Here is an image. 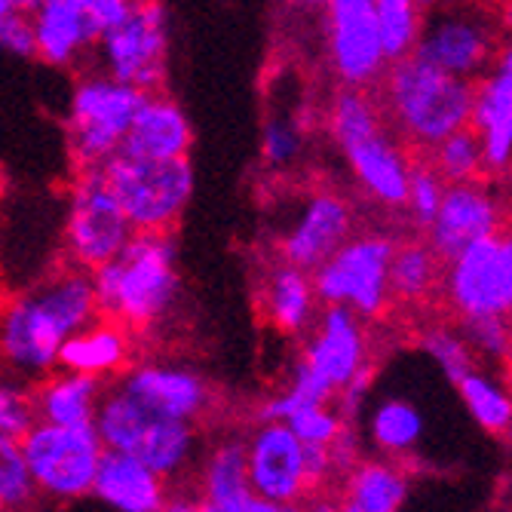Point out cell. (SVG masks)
I'll list each match as a JSON object with an SVG mask.
<instances>
[{
    "label": "cell",
    "instance_id": "6da1fadb",
    "mask_svg": "<svg viewBox=\"0 0 512 512\" xmlns=\"http://www.w3.org/2000/svg\"><path fill=\"white\" fill-rule=\"evenodd\" d=\"M99 316L92 273L65 264L31 292L0 307V371L40 381L59 368L62 344Z\"/></svg>",
    "mask_w": 512,
    "mask_h": 512
},
{
    "label": "cell",
    "instance_id": "7a4b0ae2",
    "mask_svg": "<svg viewBox=\"0 0 512 512\" xmlns=\"http://www.w3.org/2000/svg\"><path fill=\"white\" fill-rule=\"evenodd\" d=\"M92 286L102 316L123 322L135 338L154 335L181 301L175 237L135 230L111 261L92 270Z\"/></svg>",
    "mask_w": 512,
    "mask_h": 512
},
{
    "label": "cell",
    "instance_id": "3957f363",
    "mask_svg": "<svg viewBox=\"0 0 512 512\" xmlns=\"http://www.w3.org/2000/svg\"><path fill=\"white\" fill-rule=\"evenodd\" d=\"M325 132L344 157L359 191L381 209H402L411 154L390 129L375 89L338 86L325 108Z\"/></svg>",
    "mask_w": 512,
    "mask_h": 512
},
{
    "label": "cell",
    "instance_id": "277c9868",
    "mask_svg": "<svg viewBox=\"0 0 512 512\" xmlns=\"http://www.w3.org/2000/svg\"><path fill=\"white\" fill-rule=\"evenodd\" d=\"M375 89L390 129L408 151L427 154L445 135L470 126L476 83L454 77L414 53L390 62Z\"/></svg>",
    "mask_w": 512,
    "mask_h": 512
},
{
    "label": "cell",
    "instance_id": "5b68a950",
    "mask_svg": "<svg viewBox=\"0 0 512 512\" xmlns=\"http://www.w3.org/2000/svg\"><path fill=\"white\" fill-rule=\"evenodd\" d=\"M92 424H96L105 448L138 457L172 488L184 485V479L200 463V424L157 414L114 381L108 384Z\"/></svg>",
    "mask_w": 512,
    "mask_h": 512
},
{
    "label": "cell",
    "instance_id": "8992f818",
    "mask_svg": "<svg viewBox=\"0 0 512 512\" xmlns=\"http://www.w3.org/2000/svg\"><path fill=\"white\" fill-rule=\"evenodd\" d=\"M506 19L497 0H439L424 10L414 56L476 83L497 62Z\"/></svg>",
    "mask_w": 512,
    "mask_h": 512
},
{
    "label": "cell",
    "instance_id": "52a82bcc",
    "mask_svg": "<svg viewBox=\"0 0 512 512\" xmlns=\"http://www.w3.org/2000/svg\"><path fill=\"white\" fill-rule=\"evenodd\" d=\"M123 215L145 234H172L194 197L191 157L151 160L117 151L99 166Z\"/></svg>",
    "mask_w": 512,
    "mask_h": 512
},
{
    "label": "cell",
    "instance_id": "ba28073f",
    "mask_svg": "<svg viewBox=\"0 0 512 512\" xmlns=\"http://www.w3.org/2000/svg\"><path fill=\"white\" fill-rule=\"evenodd\" d=\"M22 448L37 500L53 506H74L89 500L99 460L105 454L96 424L68 427L34 421V427L22 436Z\"/></svg>",
    "mask_w": 512,
    "mask_h": 512
},
{
    "label": "cell",
    "instance_id": "9c48e42d",
    "mask_svg": "<svg viewBox=\"0 0 512 512\" xmlns=\"http://www.w3.org/2000/svg\"><path fill=\"white\" fill-rule=\"evenodd\" d=\"M145 92L105 71H86L68 99V151L77 169H99L123 148Z\"/></svg>",
    "mask_w": 512,
    "mask_h": 512
},
{
    "label": "cell",
    "instance_id": "30bf717a",
    "mask_svg": "<svg viewBox=\"0 0 512 512\" xmlns=\"http://www.w3.org/2000/svg\"><path fill=\"white\" fill-rule=\"evenodd\" d=\"M396 243V237L381 234V230H362L344 240L313 270L319 301L350 307L365 322L381 319L393 304L390 264Z\"/></svg>",
    "mask_w": 512,
    "mask_h": 512
},
{
    "label": "cell",
    "instance_id": "8fae6325",
    "mask_svg": "<svg viewBox=\"0 0 512 512\" xmlns=\"http://www.w3.org/2000/svg\"><path fill=\"white\" fill-rule=\"evenodd\" d=\"M135 234V227L123 215L117 197L105 184L99 169H77L74 188L68 197L65 227H62V255L65 264L96 270L111 261Z\"/></svg>",
    "mask_w": 512,
    "mask_h": 512
},
{
    "label": "cell",
    "instance_id": "7c38bea8",
    "mask_svg": "<svg viewBox=\"0 0 512 512\" xmlns=\"http://www.w3.org/2000/svg\"><path fill=\"white\" fill-rule=\"evenodd\" d=\"M135 4L138 0H40L31 13L34 59L50 68H80Z\"/></svg>",
    "mask_w": 512,
    "mask_h": 512
},
{
    "label": "cell",
    "instance_id": "4fadbf2b",
    "mask_svg": "<svg viewBox=\"0 0 512 512\" xmlns=\"http://www.w3.org/2000/svg\"><path fill=\"white\" fill-rule=\"evenodd\" d=\"M96 68L142 92L163 89L169 77V13L160 0H138L96 46Z\"/></svg>",
    "mask_w": 512,
    "mask_h": 512
},
{
    "label": "cell",
    "instance_id": "5bb4252c",
    "mask_svg": "<svg viewBox=\"0 0 512 512\" xmlns=\"http://www.w3.org/2000/svg\"><path fill=\"white\" fill-rule=\"evenodd\" d=\"M439 295L448 313L463 319L512 316V255L500 234L460 249L442 264Z\"/></svg>",
    "mask_w": 512,
    "mask_h": 512
},
{
    "label": "cell",
    "instance_id": "9a60e30c",
    "mask_svg": "<svg viewBox=\"0 0 512 512\" xmlns=\"http://www.w3.org/2000/svg\"><path fill=\"white\" fill-rule=\"evenodd\" d=\"M325 28V62L338 86L375 89L390 65L375 0H329L322 10Z\"/></svg>",
    "mask_w": 512,
    "mask_h": 512
},
{
    "label": "cell",
    "instance_id": "2e32d148",
    "mask_svg": "<svg viewBox=\"0 0 512 512\" xmlns=\"http://www.w3.org/2000/svg\"><path fill=\"white\" fill-rule=\"evenodd\" d=\"M246 463L255 494L273 512L298 509L313 497L304 467V442L286 421H258L246 433Z\"/></svg>",
    "mask_w": 512,
    "mask_h": 512
},
{
    "label": "cell",
    "instance_id": "e0dca14e",
    "mask_svg": "<svg viewBox=\"0 0 512 512\" xmlns=\"http://www.w3.org/2000/svg\"><path fill=\"white\" fill-rule=\"evenodd\" d=\"M132 399L175 421L203 424L218 408L215 387L197 365L178 359H138L114 381Z\"/></svg>",
    "mask_w": 512,
    "mask_h": 512
},
{
    "label": "cell",
    "instance_id": "ac0fdd59",
    "mask_svg": "<svg viewBox=\"0 0 512 512\" xmlns=\"http://www.w3.org/2000/svg\"><path fill=\"white\" fill-rule=\"evenodd\" d=\"M506 221H509V212L500 194V184L482 175L473 181L445 184L442 203L424 230H427V243L433 246V252L442 261H448L470 243L500 234Z\"/></svg>",
    "mask_w": 512,
    "mask_h": 512
},
{
    "label": "cell",
    "instance_id": "d6986e66",
    "mask_svg": "<svg viewBox=\"0 0 512 512\" xmlns=\"http://www.w3.org/2000/svg\"><path fill=\"white\" fill-rule=\"evenodd\" d=\"M356 221L359 215L347 194L335 188H316L298 203L292 221L279 234L276 258L313 273L344 240L356 234Z\"/></svg>",
    "mask_w": 512,
    "mask_h": 512
},
{
    "label": "cell",
    "instance_id": "ffe728a7",
    "mask_svg": "<svg viewBox=\"0 0 512 512\" xmlns=\"http://www.w3.org/2000/svg\"><path fill=\"white\" fill-rule=\"evenodd\" d=\"M298 359L338 396L341 387L371 368V338L365 319L356 316L350 307L322 304L304 335Z\"/></svg>",
    "mask_w": 512,
    "mask_h": 512
},
{
    "label": "cell",
    "instance_id": "44dd1931",
    "mask_svg": "<svg viewBox=\"0 0 512 512\" xmlns=\"http://www.w3.org/2000/svg\"><path fill=\"white\" fill-rule=\"evenodd\" d=\"M197 509L206 512H273L264 503L249 479L246 463V436L227 433L215 439L197 463L194 473Z\"/></svg>",
    "mask_w": 512,
    "mask_h": 512
},
{
    "label": "cell",
    "instance_id": "7402d4cb",
    "mask_svg": "<svg viewBox=\"0 0 512 512\" xmlns=\"http://www.w3.org/2000/svg\"><path fill=\"white\" fill-rule=\"evenodd\" d=\"M89 497L114 512H163L172 506V485L138 457L105 448Z\"/></svg>",
    "mask_w": 512,
    "mask_h": 512
},
{
    "label": "cell",
    "instance_id": "603a6c76",
    "mask_svg": "<svg viewBox=\"0 0 512 512\" xmlns=\"http://www.w3.org/2000/svg\"><path fill=\"white\" fill-rule=\"evenodd\" d=\"M362 445L375 454L408 460L421 451L430 433V414L408 393H384L362 408Z\"/></svg>",
    "mask_w": 512,
    "mask_h": 512
},
{
    "label": "cell",
    "instance_id": "cb8c5ba5",
    "mask_svg": "<svg viewBox=\"0 0 512 512\" xmlns=\"http://www.w3.org/2000/svg\"><path fill=\"white\" fill-rule=\"evenodd\" d=\"M258 304L270 329L286 338H304L322 307L313 286V273L283 258H276L261 273Z\"/></svg>",
    "mask_w": 512,
    "mask_h": 512
},
{
    "label": "cell",
    "instance_id": "d4e9b609",
    "mask_svg": "<svg viewBox=\"0 0 512 512\" xmlns=\"http://www.w3.org/2000/svg\"><path fill=\"white\" fill-rule=\"evenodd\" d=\"M135 344H138V338L123 322L99 313L96 319L86 322L83 329H77L62 344L59 368L80 371V375L111 384L135 362Z\"/></svg>",
    "mask_w": 512,
    "mask_h": 512
},
{
    "label": "cell",
    "instance_id": "484cf974",
    "mask_svg": "<svg viewBox=\"0 0 512 512\" xmlns=\"http://www.w3.org/2000/svg\"><path fill=\"white\" fill-rule=\"evenodd\" d=\"M191 148H194V129L184 108L172 96H166L163 89L145 92L120 151L151 157V160H175V157H188Z\"/></svg>",
    "mask_w": 512,
    "mask_h": 512
},
{
    "label": "cell",
    "instance_id": "4316f807",
    "mask_svg": "<svg viewBox=\"0 0 512 512\" xmlns=\"http://www.w3.org/2000/svg\"><path fill=\"white\" fill-rule=\"evenodd\" d=\"M470 129L482 142L485 172L497 178L512 160V71L497 62L476 80Z\"/></svg>",
    "mask_w": 512,
    "mask_h": 512
},
{
    "label": "cell",
    "instance_id": "83f0119b",
    "mask_svg": "<svg viewBox=\"0 0 512 512\" xmlns=\"http://www.w3.org/2000/svg\"><path fill=\"white\" fill-rule=\"evenodd\" d=\"M338 488V509L347 512H396L411 497V479L402 460L375 454L359 457L356 467L344 473Z\"/></svg>",
    "mask_w": 512,
    "mask_h": 512
},
{
    "label": "cell",
    "instance_id": "f1b7e54d",
    "mask_svg": "<svg viewBox=\"0 0 512 512\" xmlns=\"http://www.w3.org/2000/svg\"><path fill=\"white\" fill-rule=\"evenodd\" d=\"M108 384L99 378L80 375V371L56 368L46 378L34 381V411L37 421L46 424H92L96 421L99 402L105 396Z\"/></svg>",
    "mask_w": 512,
    "mask_h": 512
},
{
    "label": "cell",
    "instance_id": "f546056e",
    "mask_svg": "<svg viewBox=\"0 0 512 512\" xmlns=\"http://www.w3.org/2000/svg\"><path fill=\"white\" fill-rule=\"evenodd\" d=\"M457 399L470 421L488 436L512 433V387L500 378L494 365L479 362L460 381H454Z\"/></svg>",
    "mask_w": 512,
    "mask_h": 512
},
{
    "label": "cell",
    "instance_id": "4dcf8cb0",
    "mask_svg": "<svg viewBox=\"0 0 512 512\" xmlns=\"http://www.w3.org/2000/svg\"><path fill=\"white\" fill-rule=\"evenodd\" d=\"M442 258L433 252L427 240H405L396 243L390 264V295L396 304L408 310L427 307L442 286Z\"/></svg>",
    "mask_w": 512,
    "mask_h": 512
},
{
    "label": "cell",
    "instance_id": "1f68e13d",
    "mask_svg": "<svg viewBox=\"0 0 512 512\" xmlns=\"http://www.w3.org/2000/svg\"><path fill=\"white\" fill-rule=\"evenodd\" d=\"M307 135H310V117L301 105L289 108V111H267V117L261 123L264 169H270L276 175L292 172L307 154Z\"/></svg>",
    "mask_w": 512,
    "mask_h": 512
},
{
    "label": "cell",
    "instance_id": "d6a6232c",
    "mask_svg": "<svg viewBox=\"0 0 512 512\" xmlns=\"http://www.w3.org/2000/svg\"><path fill=\"white\" fill-rule=\"evenodd\" d=\"M417 350L430 359V365L448 384L460 381L467 371H473L479 365L467 335L460 329V322H448V319L427 322L424 329L417 332Z\"/></svg>",
    "mask_w": 512,
    "mask_h": 512
},
{
    "label": "cell",
    "instance_id": "836d02e7",
    "mask_svg": "<svg viewBox=\"0 0 512 512\" xmlns=\"http://www.w3.org/2000/svg\"><path fill=\"white\" fill-rule=\"evenodd\" d=\"M424 10H427L424 0H375L378 31L390 62L414 53L424 25Z\"/></svg>",
    "mask_w": 512,
    "mask_h": 512
},
{
    "label": "cell",
    "instance_id": "e575fe53",
    "mask_svg": "<svg viewBox=\"0 0 512 512\" xmlns=\"http://www.w3.org/2000/svg\"><path fill=\"white\" fill-rule=\"evenodd\" d=\"M427 160L436 166V172L448 184H454V181H473V178L488 175L485 172L482 142H479V135L470 126H463V129L445 135L439 145H433L427 151Z\"/></svg>",
    "mask_w": 512,
    "mask_h": 512
},
{
    "label": "cell",
    "instance_id": "d590c367",
    "mask_svg": "<svg viewBox=\"0 0 512 512\" xmlns=\"http://www.w3.org/2000/svg\"><path fill=\"white\" fill-rule=\"evenodd\" d=\"M37 488L28 473L22 436L0 430V509H31Z\"/></svg>",
    "mask_w": 512,
    "mask_h": 512
},
{
    "label": "cell",
    "instance_id": "8d00e7d4",
    "mask_svg": "<svg viewBox=\"0 0 512 512\" xmlns=\"http://www.w3.org/2000/svg\"><path fill=\"white\" fill-rule=\"evenodd\" d=\"M479 362L503 368L512 356V316H479L460 322Z\"/></svg>",
    "mask_w": 512,
    "mask_h": 512
},
{
    "label": "cell",
    "instance_id": "74e56055",
    "mask_svg": "<svg viewBox=\"0 0 512 512\" xmlns=\"http://www.w3.org/2000/svg\"><path fill=\"white\" fill-rule=\"evenodd\" d=\"M445 178L436 172V166L424 157L411 163V175H408V191H405V212L411 218V224L427 227L442 203L445 194Z\"/></svg>",
    "mask_w": 512,
    "mask_h": 512
},
{
    "label": "cell",
    "instance_id": "f35d334b",
    "mask_svg": "<svg viewBox=\"0 0 512 512\" xmlns=\"http://www.w3.org/2000/svg\"><path fill=\"white\" fill-rule=\"evenodd\" d=\"M286 424L295 430V436L304 445H332L344 433V427L356 421H347L335 402H316V405H304L292 411L286 417Z\"/></svg>",
    "mask_w": 512,
    "mask_h": 512
},
{
    "label": "cell",
    "instance_id": "ab89813d",
    "mask_svg": "<svg viewBox=\"0 0 512 512\" xmlns=\"http://www.w3.org/2000/svg\"><path fill=\"white\" fill-rule=\"evenodd\" d=\"M37 421L34 411V396L25 387V381L0 371V430L13 433V436H25Z\"/></svg>",
    "mask_w": 512,
    "mask_h": 512
},
{
    "label": "cell",
    "instance_id": "60d3db41",
    "mask_svg": "<svg viewBox=\"0 0 512 512\" xmlns=\"http://www.w3.org/2000/svg\"><path fill=\"white\" fill-rule=\"evenodd\" d=\"M0 53L16 59H34V25L31 13H0Z\"/></svg>",
    "mask_w": 512,
    "mask_h": 512
},
{
    "label": "cell",
    "instance_id": "b9f144b4",
    "mask_svg": "<svg viewBox=\"0 0 512 512\" xmlns=\"http://www.w3.org/2000/svg\"><path fill=\"white\" fill-rule=\"evenodd\" d=\"M497 65L512 71V16L506 19V28H503V40H500V53H497Z\"/></svg>",
    "mask_w": 512,
    "mask_h": 512
},
{
    "label": "cell",
    "instance_id": "7bdbcfd3",
    "mask_svg": "<svg viewBox=\"0 0 512 512\" xmlns=\"http://www.w3.org/2000/svg\"><path fill=\"white\" fill-rule=\"evenodd\" d=\"M500 181V194H503V203H506V212H509V218H512V160L506 163V169L497 175Z\"/></svg>",
    "mask_w": 512,
    "mask_h": 512
},
{
    "label": "cell",
    "instance_id": "ee69618b",
    "mask_svg": "<svg viewBox=\"0 0 512 512\" xmlns=\"http://www.w3.org/2000/svg\"><path fill=\"white\" fill-rule=\"evenodd\" d=\"M0 4H4L7 10H13V13H34L40 0H0Z\"/></svg>",
    "mask_w": 512,
    "mask_h": 512
},
{
    "label": "cell",
    "instance_id": "f6af8a7d",
    "mask_svg": "<svg viewBox=\"0 0 512 512\" xmlns=\"http://www.w3.org/2000/svg\"><path fill=\"white\" fill-rule=\"evenodd\" d=\"M289 4H292L295 10H301V13H322L329 0H289Z\"/></svg>",
    "mask_w": 512,
    "mask_h": 512
},
{
    "label": "cell",
    "instance_id": "bcb514c9",
    "mask_svg": "<svg viewBox=\"0 0 512 512\" xmlns=\"http://www.w3.org/2000/svg\"><path fill=\"white\" fill-rule=\"evenodd\" d=\"M424 4L430 7V4H439V0H424ZM497 4H506V0H497Z\"/></svg>",
    "mask_w": 512,
    "mask_h": 512
},
{
    "label": "cell",
    "instance_id": "7dc6e473",
    "mask_svg": "<svg viewBox=\"0 0 512 512\" xmlns=\"http://www.w3.org/2000/svg\"><path fill=\"white\" fill-rule=\"evenodd\" d=\"M0 13H7V7H4V4H0Z\"/></svg>",
    "mask_w": 512,
    "mask_h": 512
},
{
    "label": "cell",
    "instance_id": "c3c4849f",
    "mask_svg": "<svg viewBox=\"0 0 512 512\" xmlns=\"http://www.w3.org/2000/svg\"><path fill=\"white\" fill-rule=\"evenodd\" d=\"M509 368H512V356H509Z\"/></svg>",
    "mask_w": 512,
    "mask_h": 512
}]
</instances>
